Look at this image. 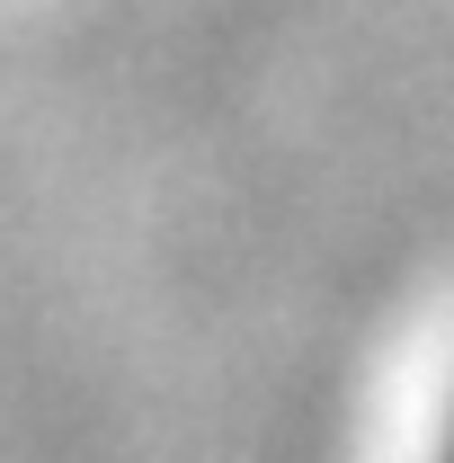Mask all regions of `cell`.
Here are the masks:
<instances>
[{"label": "cell", "instance_id": "6da1fadb", "mask_svg": "<svg viewBox=\"0 0 454 463\" xmlns=\"http://www.w3.org/2000/svg\"><path fill=\"white\" fill-rule=\"evenodd\" d=\"M419 463H454V383H446V410H437V428H428V455Z\"/></svg>", "mask_w": 454, "mask_h": 463}]
</instances>
